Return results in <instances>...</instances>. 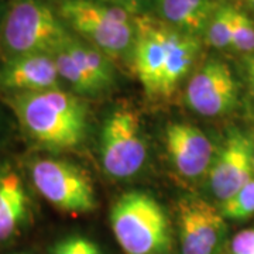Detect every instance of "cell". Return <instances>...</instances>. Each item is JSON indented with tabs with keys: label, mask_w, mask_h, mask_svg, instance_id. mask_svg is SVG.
Masks as SVG:
<instances>
[{
	"label": "cell",
	"mask_w": 254,
	"mask_h": 254,
	"mask_svg": "<svg viewBox=\"0 0 254 254\" xmlns=\"http://www.w3.org/2000/svg\"><path fill=\"white\" fill-rule=\"evenodd\" d=\"M245 6L250 7L252 10H254V0H240Z\"/></svg>",
	"instance_id": "cell-23"
},
{
	"label": "cell",
	"mask_w": 254,
	"mask_h": 254,
	"mask_svg": "<svg viewBox=\"0 0 254 254\" xmlns=\"http://www.w3.org/2000/svg\"><path fill=\"white\" fill-rule=\"evenodd\" d=\"M232 254H254V229L239 232L230 242Z\"/></svg>",
	"instance_id": "cell-21"
},
{
	"label": "cell",
	"mask_w": 254,
	"mask_h": 254,
	"mask_svg": "<svg viewBox=\"0 0 254 254\" xmlns=\"http://www.w3.org/2000/svg\"><path fill=\"white\" fill-rule=\"evenodd\" d=\"M232 10L233 4L219 3L209 20L203 38L209 46L216 50L232 48Z\"/></svg>",
	"instance_id": "cell-16"
},
{
	"label": "cell",
	"mask_w": 254,
	"mask_h": 254,
	"mask_svg": "<svg viewBox=\"0 0 254 254\" xmlns=\"http://www.w3.org/2000/svg\"><path fill=\"white\" fill-rule=\"evenodd\" d=\"M232 50L245 55L254 53V20L236 6L232 10Z\"/></svg>",
	"instance_id": "cell-18"
},
{
	"label": "cell",
	"mask_w": 254,
	"mask_h": 254,
	"mask_svg": "<svg viewBox=\"0 0 254 254\" xmlns=\"http://www.w3.org/2000/svg\"><path fill=\"white\" fill-rule=\"evenodd\" d=\"M200 46V38L185 34L153 14L136 16L131 63L145 93L154 99L170 98L192 69Z\"/></svg>",
	"instance_id": "cell-1"
},
{
	"label": "cell",
	"mask_w": 254,
	"mask_h": 254,
	"mask_svg": "<svg viewBox=\"0 0 254 254\" xmlns=\"http://www.w3.org/2000/svg\"><path fill=\"white\" fill-rule=\"evenodd\" d=\"M165 145L178 173L187 178L206 174L213 158V144L198 127L171 123L165 128Z\"/></svg>",
	"instance_id": "cell-11"
},
{
	"label": "cell",
	"mask_w": 254,
	"mask_h": 254,
	"mask_svg": "<svg viewBox=\"0 0 254 254\" xmlns=\"http://www.w3.org/2000/svg\"><path fill=\"white\" fill-rule=\"evenodd\" d=\"M10 103L23 130L40 145L68 150L81 143L86 128L85 105L61 88L13 95Z\"/></svg>",
	"instance_id": "cell-2"
},
{
	"label": "cell",
	"mask_w": 254,
	"mask_h": 254,
	"mask_svg": "<svg viewBox=\"0 0 254 254\" xmlns=\"http://www.w3.org/2000/svg\"><path fill=\"white\" fill-rule=\"evenodd\" d=\"M61 76L51 54H30L6 60L0 68V86L20 93L58 89Z\"/></svg>",
	"instance_id": "cell-12"
},
{
	"label": "cell",
	"mask_w": 254,
	"mask_h": 254,
	"mask_svg": "<svg viewBox=\"0 0 254 254\" xmlns=\"http://www.w3.org/2000/svg\"><path fill=\"white\" fill-rule=\"evenodd\" d=\"M239 88L229 65L210 58L190 76L185 100L190 109L205 118H219L235 109Z\"/></svg>",
	"instance_id": "cell-8"
},
{
	"label": "cell",
	"mask_w": 254,
	"mask_h": 254,
	"mask_svg": "<svg viewBox=\"0 0 254 254\" xmlns=\"http://www.w3.org/2000/svg\"><path fill=\"white\" fill-rule=\"evenodd\" d=\"M110 226L126 254H164L171 246L163 206L147 192L123 193L110 209Z\"/></svg>",
	"instance_id": "cell-5"
},
{
	"label": "cell",
	"mask_w": 254,
	"mask_h": 254,
	"mask_svg": "<svg viewBox=\"0 0 254 254\" xmlns=\"http://www.w3.org/2000/svg\"><path fill=\"white\" fill-rule=\"evenodd\" d=\"M181 254H222L226 242V219L218 206L198 198L178 203Z\"/></svg>",
	"instance_id": "cell-9"
},
{
	"label": "cell",
	"mask_w": 254,
	"mask_h": 254,
	"mask_svg": "<svg viewBox=\"0 0 254 254\" xmlns=\"http://www.w3.org/2000/svg\"><path fill=\"white\" fill-rule=\"evenodd\" d=\"M219 3L215 0H157L155 17L193 37H203Z\"/></svg>",
	"instance_id": "cell-14"
},
{
	"label": "cell",
	"mask_w": 254,
	"mask_h": 254,
	"mask_svg": "<svg viewBox=\"0 0 254 254\" xmlns=\"http://www.w3.org/2000/svg\"><path fill=\"white\" fill-rule=\"evenodd\" d=\"M14 254H27V253H14Z\"/></svg>",
	"instance_id": "cell-25"
},
{
	"label": "cell",
	"mask_w": 254,
	"mask_h": 254,
	"mask_svg": "<svg viewBox=\"0 0 254 254\" xmlns=\"http://www.w3.org/2000/svg\"><path fill=\"white\" fill-rule=\"evenodd\" d=\"M247 73H254V72H250V71H247Z\"/></svg>",
	"instance_id": "cell-26"
},
{
	"label": "cell",
	"mask_w": 254,
	"mask_h": 254,
	"mask_svg": "<svg viewBox=\"0 0 254 254\" xmlns=\"http://www.w3.org/2000/svg\"><path fill=\"white\" fill-rule=\"evenodd\" d=\"M73 37L53 0H13L1 18L4 61L21 55H54Z\"/></svg>",
	"instance_id": "cell-3"
},
{
	"label": "cell",
	"mask_w": 254,
	"mask_h": 254,
	"mask_svg": "<svg viewBox=\"0 0 254 254\" xmlns=\"http://www.w3.org/2000/svg\"><path fill=\"white\" fill-rule=\"evenodd\" d=\"M51 254H102L96 243L83 236H69L58 242Z\"/></svg>",
	"instance_id": "cell-19"
},
{
	"label": "cell",
	"mask_w": 254,
	"mask_h": 254,
	"mask_svg": "<svg viewBox=\"0 0 254 254\" xmlns=\"http://www.w3.org/2000/svg\"><path fill=\"white\" fill-rule=\"evenodd\" d=\"M65 50L71 54L83 75L91 81L98 93L106 91L115 82V69L109 57L100 53L79 37H73L65 44Z\"/></svg>",
	"instance_id": "cell-15"
},
{
	"label": "cell",
	"mask_w": 254,
	"mask_h": 254,
	"mask_svg": "<svg viewBox=\"0 0 254 254\" xmlns=\"http://www.w3.org/2000/svg\"><path fill=\"white\" fill-rule=\"evenodd\" d=\"M92 1L119 7L133 16L151 14V13H154L155 4H157V0H92Z\"/></svg>",
	"instance_id": "cell-20"
},
{
	"label": "cell",
	"mask_w": 254,
	"mask_h": 254,
	"mask_svg": "<svg viewBox=\"0 0 254 254\" xmlns=\"http://www.w3.org/2000/svg\"><path fill=\"white\" fill-rule=\"evenodd\" d=\"M245 66L246 71L254 72V53L253 54L245 55Z\"/></svg>",
	"instance_id": "cell-22"
},
{
	"label": "cell",
	"mask_w": 254,
	"mask_h": 254,
	"mask_svg": "<svg viewBox=\"0 0 254 254\" xmlns=\"http://www.w3.org/2000/svg\"><path fill=\"white\" fill-rule=\"evenodd\" d=\"M31 180L40 195L63 212L86 213L96 208L92 180L75 164L40 158L31 165Z\"/></svg>",
	"instance_id": "cell-6"
},
{
	"label": "cell",
	"mask_w": 254,
	"mask_h": 254,
	"mask_svg": "<svg viewBox=\"0 0 254 254\" xmlns=\"http://www.w3.org/2000/svg\"><path fill=\"white\" fill-rule=\"evenodd\" d=\"M247 76H249V82H250L252 92H253V96H254V73H247Z\"/></svg>",
	"instance_id": "cell-24"
},
{
	"label": "cell",
	"mask_w": 254,
	"mask_h": 254,
	"mask_svg": "<svg viewBox=\"0 0 254 254\" xmlns=\"http://www.w3.org/2000/svg\"><path fill=\"white\" fill-rule=\"evenodd\" d=\"M254 178V144L250 137L235 130L227 137L209 170V187L220 202L233 196Z\"/></svg>",
	"instance_id": "cell-10"
},
{
	"label": "cell",
	"mask_w": 254,
	"mask_h": 254,
	"mask_svg": "<svg viewBox=\"0 0 254 254\" xmlns=\"http://www.w3.org/2000/svg\"><path fill=\"white\" fill-rule=\"evenodd\" d=\"M57 9L72 34H78L110 60L131 61L136 16L92 0H58Z\"/></svg>",
	"instance_id": "cell-4"
},
{
	"label": "cell",
	"mask_w": 254,
	"mask_h": 254,
	"mask_svg": "<svg viewBox=\"0 0 254 254\" xmlns=\"http://www.w3.org/2000/svg\"><path fill=\"white\" fill-rule=\"evenodd\" d=\"M222 216L230 220H246L254 215V178L237 190L233 196L220 202Z\"/></svg>",
	"instance_id": "cell-17"
},
{
	"label": "cell",
	"mask_w": 254,
	"mask_h": 254,
	"mask_svg": "<svg viewBox=\"0 0 254 254\" xmlns=\"http://www.w3.org/2000/svg\"><path fill=\"white\" fill-rule=\"evenodd\" d=\"M100 155L103 168L115 178H130L143 168L147 147L133 110L122 108L110 113L102 130Z\"/></svg>",
	"instance_id": "cell-7"
},
{
	"label": "cell",
	"mask_w": 254,
	"mask_h": 254,
	"mask_svg": "<svg viewBox=\"0 0 254 254\" xmlns=\"http://www.w3.org/2000/svg\"><path fill=\"white\" fill-rule=\"evenodd\" d=\"M30 200L24 181L10 165L0 168V242L16 236L27 223Z\"/></svg>",
	"instance_id": "cell-13"
}]
</instances>
